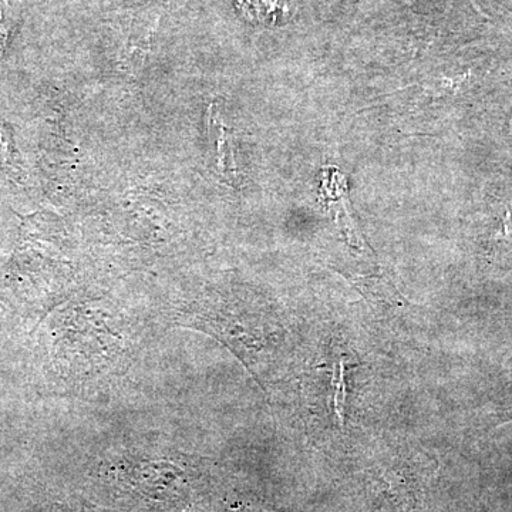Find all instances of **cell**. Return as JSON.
Instances as JSON below:
<instances>
[{
	"label": "cell",
	"instance_id": "obj_1",
	"mask_svg": "<svg viewBox=\"0 0 512 512\" xmlns=\"http://www.w3.org/2000/svg\"><path fill=\"white\" fill-rule=\"evenodd\" d=\"M124 325L116 313L90 305H73L59 313L52 330L60 370L76 382L123 373L131 353Z\"/></svg>",
	"mask_w": 512,
	"mask_h": 512
},
{
	"label": "cell",
	"instance_id": "obj_2",
	"mask_svg": "<svg viewBox=\"0 0 512 512\" xmlns=\"http://www.w3.org/2000/svg\"><path fill=\"white\" fill-rule=\"evenodd\" d=\"M217 107H211L210 113V137L215 148V168L217 173L228 184L238 187L241 183L237 158H235L234 141L231 130L220 120Z\"/></svg>",
	"mask_w": 512,
	"mask_h": 512
},
{
	"label": "cell",
	"instance_id": "obj_3",
	"mask_svg": "<svg viewBox=\"0 0 512 512\" xmlns=\"http://www.w3.org/2000/svg\"><path fill=\"white\" fill-rule=\"evenodd\" d=\"M345 403H346V383H345V360H340L338 373L333 376V412L338 417L339 426L345 427Z\"/></svg>",
	"mask_w": 512,
	"mask_h": 512
},
{
	"label": "cell",
	"instance_id": "obj_4",
	"mask_svg": "<svg viewBox=\"0 0 512 512\" xmlns=\"http://www.w3.org/2000/svg\"><path fill=\"white\" fill-rule=\"evenodd\" d=\"M245 12L261 20L271 19L275 20L276 15L282 10L278 0H239Z\"/></svg>",
	"mask_w": 512,
	"mask_h": 512
},
{
	"label": "cell",
	"instance_id": "obj_5",
	"mask_svg": "<svg viewBox=\"0 0 512 512\" xmlns=\"http://www.w3.org/2000/svg\"><path fill=\"white\" fill-rule=\"evenodd\" d=\"M13 28V16L10 12L9 0H0V53L8 45L9 35Z\"/></svg>",
	"mask_w": 512,
	"mask_h": 512
}]
</instances>
